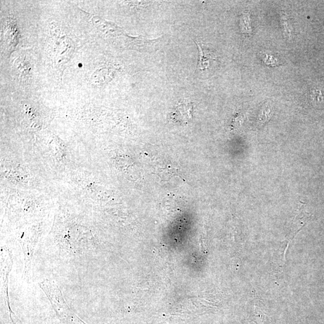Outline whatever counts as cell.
Masks as SVG:
<instances>
[{"label": "cell", "mask_w": 324, "mask_h": 324, "mask_svg": "<svg viewBox=\"0 0 324 324\" xmlns=\"http://www.w3.org/2000/svg\"><path fill=\"white\" fill-rule=\"evenodd\" d=\"M49 35L47 38V54L52 62L54 69L63 75L61 67L69 62L70 58L78 49L79 44L75 40L78 39L72 33H68L60 24L52 22L48 24ZM62 79V78H61Z\"/></svg>", "instance_id": "obj_1"}, {"label": "cell", "mask_w": 324, "mask_h": 324, "mask_svg": "<svg viewBox=\"0 0 324 324\" xmlns=\"http://www.w3.org/2000/svg\"><path fill=\"white\" fill-rule=\"evenodd\" d=\"M197 43L198 47L200 48V55L198 63V69L201 70H207L210 66V61L214 60L215 57L213 56L210 51L207 49L206 47L202 44L201 41H195Z\"/></svg>", "instance_id": "obj_5"}, {"label": "cell", "mask_w": 324, "mask_h": 324, "mask_svg": "<svg viewBox=\"0 0 324 324\" xmlns=\"http://www.w3.org/2000/svg\"><path fill=\"white\" fill-rule=\"evenodd\" d=\"M40 286L47 295L56 314L67 324H85L78 318L67 305L57 285L52 281L46 280Z\"/></svg>", "instance_id": "obj_4"}, {"label": "cell", "mask_w": 324, "mask_h": 324, "mask_svg": "<svg viewBox=\"0 0 324 324\" xmlns=\"http://www.w3.org/2000/svg\"><path fill=\"white\" fill-rule=\"evenodd\" d=\"M1 18V50L8 58L17 51L25 47L24 28L21 19L13 12L2 13Z\"/></svg>", "instance_id": "obj_2"}, {"label": "cell", "mask_w": 324, "mask_h": 324, "mask_svg": "<svg viewBox=\"0 0 324 324\" xmlns=\"http://www.w3.org/2000/svg\"><path fill=\"white\" fill-rule=\"evenodd\" d=\"M29 50L17 51L16 58L13 61L12 77L22 89L30 90L36 81V61Z\"/></svg>", "instance_id": "obj_3"}]
</instances>
